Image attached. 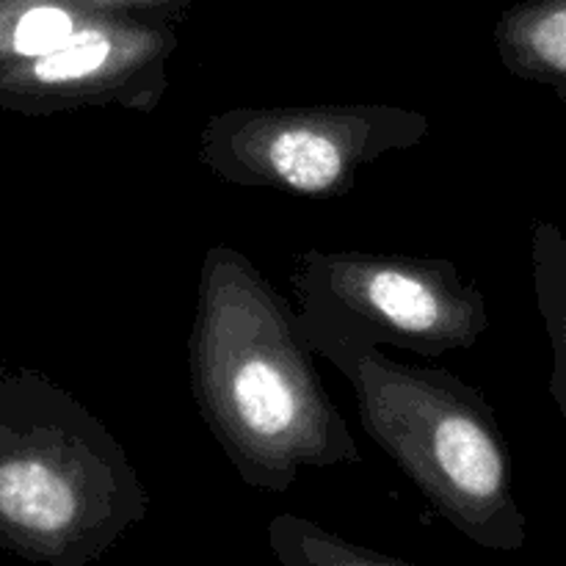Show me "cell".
I'll use <instances>...</instances> for the list:
<instances>
[{
    "label": "cell",
    "instance_id": "7a4b0ae2",
    "mask_svg": "<svg viewBox=\"0 0 566 566\" xmlns=\"http://www.w3.org/2000/svg\"><path fill=\"white\" fill-rule=\"evenodd\" d=\"M310 346L352 385L365 434L446 523L473 545L523 551L512 448L479 387L446 368L403 365L340 326L302 321Z\"/></svg>",
    "mask_w": 566,
    "mask_h": 566
},
{
    "label": "cell",
    "instance_id": "6da1fadb",
    "mask_svg": "<svg viewBox=\"0 0 566 566\" xmlns=\"http://www.w3.org/2000/svg\"><path fill=\"white\" fill-rule=\"evenodd\" d=\"M188 374L199 418L252 490L287 492L307 468L363 462L302 313L227 243L199 265Z\"/></svg>",
    "mask_w": 566,
    "mask_h": 566
},
{
    "label": "cell",
    "instance_id": "3957f363",
    "mask_svg": "<svg viewBox=\"0 0 566 566\" xmlns=\"http://www.w3.org/2000/svg\"><path fill=\"white\" fill-rule=\"evenodd\" d=\"M149 506L130 453L70 392L36 376L0 390V545L39 564L86 566Z\"/></svg>",
    "mask_w": 566,
    "mask_h": 566
},
{
    "label": "cell",
    "instance_id": "9c48e42d",
    "mask_svg": "<svg viewBox=\"0 0 566 566\" xmlns=\"http://www.w3.org/2000/svg\"><path fill=\"white\" fill-rule=\"evenodd\" d=\"M531 276L553 352L551 396L566 429V235L553 221L531 227Z\"/></svg>",
    "mask_w": 566,
    "mask_h": 566
},
{
    "label": "cell",
    "instance_id": "277c9868",
    "mask_svg": "<svg viewBox=\"0 0 566 566\" xmlns=\"http://www.w3.org/2000/svg\"><path fill=\"white\" fill-rule=\"evenodd\" d=\"M426 136L429 116L396 103L235 105L208 116L197 158L230 186L340 199L363 166Z\"/></svg>",
    "mask_w": 566,
    "mask_h": 566
},
{
    "label": "cell",
    "instance_id": "ba28073f",
    "mask_svg": "<svg viewBox=\"0 0 566 566\" xmlns=\"http://www.w3.org/2000/svg\"><path fill=\"white\" fill-rule=\"evenodd\" d=\"M99 11L70 0H0V72L59 50Z\"/></svg>",
    "mask_w": 566,
    "mask_h": 566
},
{
    "label": "cell",
    "instance_id": "8fae6325",
    "mask_svg": "<svg viewBox=\"0 0 566 566\" xmlns=\"http://www.w3.org/2000/svg\"><path fill=\"white\" fill-rule=\"evenodd\" d=\"M70 3L92 6L103 11H127V14L144 17H164V20L182 22L191 14L197 0H70Z\"/></svg>",
    "mask_w": 566,
    "mask_h": 566
},
{
    "label": "cell",
    "instance_id": "30bf717a",
    "mask_svg": "<svg viewBox=\"0 0 566 566\" xmlns=\"http://www.w3.org/2000/svg\"><path fill=\"white\" fill-rule=\"evenodd\" d=\"M269 547L285 566H415L401 556L343 539L296 514H276L271 520Z\"/></svg>",
    "mask_w": 566,
    "mask_h": 566
},
{
    "label": "cell",
    "instance_id": "8992f818",
    "mask_svg": "<svg viewBox=\"0 0 566 566\" xmlns=\"http://www.w3.org/2000/svg\"><path fill=\"white\" fill-rule=\"evenodd\" d=\"M177 44L175 20L99 11L59 50L0 72V105L25 114L108 105L153 114L169 88Z\"/></svg>",
    "mask_w": 566,
    "mask_h": 566
},
{
    "label": "cell",
    "instance_id": "52a82bcc",
    "mask_svg": "<svg viewBox=\"0 0 566 566\" xmlns=\"http://www.w3.org/2000/svg\"><path fill=\"white\" fill-rule=\"evenodd\" d=\"M497 59L517 81L536 83L566 105V0H520L492 31Z\"/></svg>",
    "mask_w": 566,
    "mask_h": 566
},
{
    "label": "cell",
    "instance_id": "5b68a950",
    "mask_svg": "<svg viewBox=\"0 0 566 566\" xmlns=\"http://www.w3.org/2000/svg\"><path fill=\"white\" fill-rule=\"evenodd\" d=\"M302 321L340 326L420 357L468 352L490 329V304L448 258L307 249L291 269Z\"/></svg>",
    "mask_w": 566,
    "mask_h": 566
}]
</instances>
